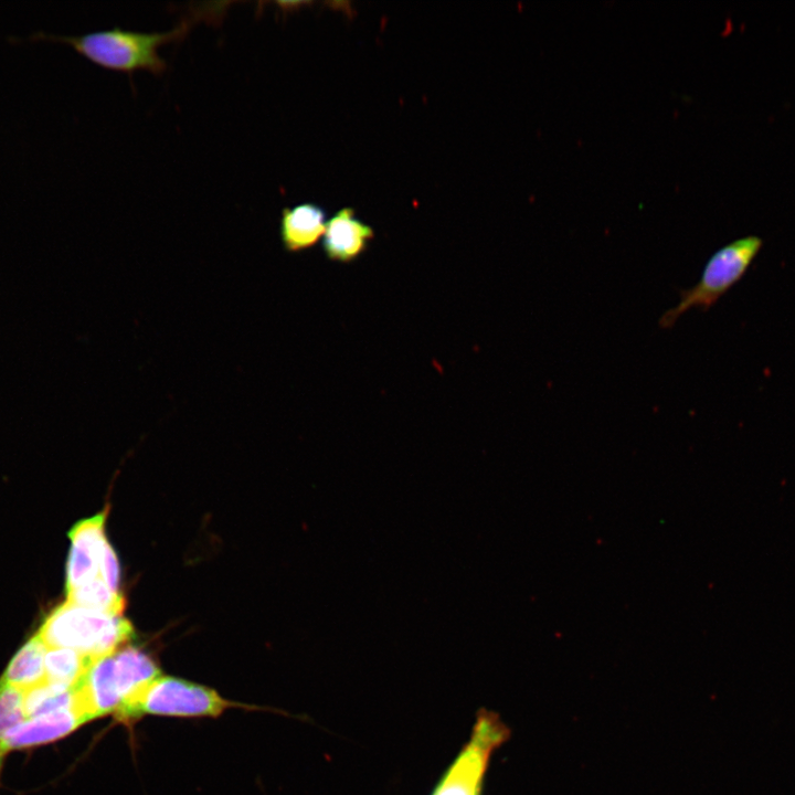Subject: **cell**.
Instances as JSON below:
<instances>
[{
  "instance_id": "ba28073f",
  "label": "cell",
  "mask_w": 795,
  "mask_h": 795,
  "mask_svg": "<svg viewBox=\"0 0 795 795\" xmlns=\"http://www.w3.org/2000/svg\"><path fill=\"white\" fill-rule=\"evenodd\" d=\"M374 235L372 226L359 219L354 209L343 206L327 221L322 250L332 262L351 263L367 251Z\"/></svg>"
},
{
  "instance_id": "5bb4252c",
  "label": "cell",
  "mask_w": 795,
  "mask_h": 795,
  "mask_svg": "<svg viewBox=\"0 0 795 795\" xmlns=\"http://www.w3.org/2000/svg\"><path fill=\"white\" fill-rule=\"evenodd\" d=\"M74 707L72 687L45 681L24 691L26 719Z\"/></svg>"
},
{
  "instance_id": "7a4b0ae2",
  "label": "cell",
  "mask_w": 795,
  "mask_h": 795,
  "mask_svg": "<svg viewBox=\"0 0 795 795\" xmlns=\"http://www.w3.org/2000/svg\"><path fill=\"white\" fill-rule=\"evenodd\" d=\"M193 22L194 18L184 19L178 26L167 32L146 33L115 26L78 36L38 33L34 38L64 42L93 63L108 70L129 75L145 70L153 75H161L168 65L159 55V47L182 39Z\"/></svg>"
},
{
  "instance_id": "3957f363",
  "label": "cell",
  "mask_w": 795,
  "mask_h": 795,
  "mask_svg": "<svg viewBox=\"0 0 795 795\" xmlns=\"http://www.w3.org/2000/svg\"><path fill=\"white\" fill-rule=\"evenodd\" d=\"M47 648H68L93 659L113 654L134 636L131 623L66 601L53 608L36 633Z\"/></svg>"
},
{
  "instance_id": "9c48e42d",
  "label": "cell",
  "mask_w": 795,
  "mask_h": 795,
  "mask_svg": "<svg viewBox=\"0 0 795 795\" xmlns=\"http://www.w3.org/2000/svg\"><path fill=\"white\" fill-rule=\"evenodd\" d=\"M85 723L75 708L29 718L11 729L0 741V759L11 750L24 749L59 740Z\"/></svg>"
},
{
  "instance_id": "2e32d148",
  "label": "cell",
  "mask_w": 795,
  "mask_h": 795,
  "mask_svg": "<svg viewBox=\"0 0 795 795\" xmlns=\"http://www.w3.org/2000/svg\"><path fill=\"white\" fill-rule=\"evenodd\" d=\"M100 576L114 592H119V563L116 553L108 541L104 547Z\"/></svg>"
},
{
  "instance_id": "277c9868",
  "label": "cell",
  "mask_w": 795,
  "mask_h": 795,
  "mask_svg": "<svg viewBox=\"0 0 795 795\" xmlns=\"http://www.w3.org/2000/svg\"><path fill=\"white\" fill-rule=\"evenodd\" d=\"M763 245L756 235L734 240L707 261L698 282L679 292V301L659 318V327H674L681 315L690 309L709 310L718 300L738 284L748 272Z\"/></svg>"
},
{
  "instance_id": "7c38bea8",
  "label": "cell",
  "mask_w": 795,
  "mask_h": 795,
  "mask_svg": "<svg viewBox=\"0 0 795 795\" xmlns=\"http://www.w3.org/2000/svg\"><path fill=\"white\" fill-rule=\"evenodd\" d=\"M94 660L73 649L47 648L44 661L46 681L73 687Z\"/></svg>"
},
{
  "instance_id": "8fae6325",
  "label": "cell",
  "mask_w": 795,
  "mask_h": 795,
  "mask_svg": "<svg viewBox=\"0 0 795 795\" xmlns=\"http://www.w3.org/2000/svg\"><path fill=\"white\" fill-rule=\"evenodd\" d=\"M46 649L38 634L32 636L10 660L0 682L23 691L45 682Z\"/></svg>"
},
{
  "instance_id": "8992f818",
  "label": "cell",
  "mask_w": 795,
  "mask_h": 795,
  "mask_svg": "<svg viewBox=\"0 0 795 795\" xmlns=\"http://www.w3.org/2000/svg\"><path fill=\"white\" fill-rule=\"evenodd\" d=\"M510 736L494 711L480 709L468 742L445 772L432 795H481L491 754Z\"/></svg>"
},
{
  "instance_id": "9a60e30c",
  "label": "cell",
  "mask_w": 795,
  "mask_h": 795,
  "mask_svg": "<svg viewBox=\"0 0 795 795\" xmlns=\"http://www.w3.org/2000/svg\"><path fill=\"white\" fill-rule=\"evenodd\" d=\"M24 720V691L0 682V741Z\"/></svg>"
},
{
  "instance_id": "5b68a950",
  "label": "cell",
  "mask_w": 795,
  "mask_h": 795,
  "mask_svg": "<svg viewBox=\"0 0 795 795\" xmlns=\"http://www.w3.org/2000/svg\"><path fill=\"white\" fill-rule=\"evenodd\" d=\"M230 704L210 688L160 675L129 698L115 716L121 721H131L146 714L218 717Z\"/></svg>"
},
{
  "instance_id": "30bf717a",
  "label": "cell",
  "mask_w": 795,
  "mask_h": 795,
  "mask_svg": "<svg viewBox=\"0 0 795 795\" xmlns=\"http://www.w3.org/2000/svg\"><path fill=\"white\" fill-rule=\"evenodd\" d=\"M327 221L326 211L312 202L284 208L279 221L283 247L289 253L314 247L322 240Z\"/></svg>"
},
{
  "instance_id": "52a82bcc",
  "label": "cell",
  "mask_w": 795,
  "mask_h": 795,
  "mask_svg": "<svg viewBox=\"0 0 795 795\" xmlns=\"http://www.w3.org/2000/svg\"><path fill=\"white\" fill-rule=\"evenodd\" d=\"M107 511L78 521L68 532L71 549L66 563L65 590L71 591L100 576Z\"/></svg>"
},
{
  "instance_id": "6da1fadb",
  "label": "cell",
  "mask_w": 795,
  "mask_h": 795,
  "mask_svg": "<svg viewBox=\"0 0 795 795\" xmlns=\"http://www.w3.org/2000/svg\"><path fill=\"white\" fill-rule=\"evenodd\" d=\"M160 676L149 654L127 645L94 660L72 687L74 707L85 722L115 714L142 687Z\"/></svg>"
},
{
  "instance_id": "4fadbf2b",
  "label": "cell",
  "mask_w": 795,
  "mask_h": 795,
  "mask_svg": "<svg viewBox=\"0 0 795 795\" xmlns=\"http://www.w3.org/2000/svg\"><path fill=\"white\" fill-rule=\"evenodd\" d=\"M67 601L110 615L121 616L125 600L120 592H114L102 577H97L66 592Z\"/></svg>"
}]
</instances>
